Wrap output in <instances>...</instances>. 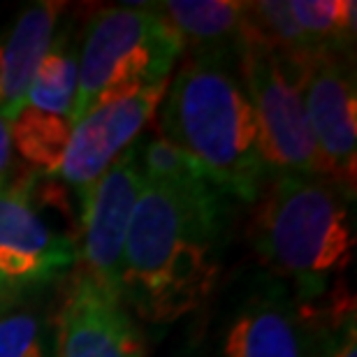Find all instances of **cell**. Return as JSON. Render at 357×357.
I'll return each instance as SVG.
<instances>
[{
  "label": "cell",
  "mask_w": 357,
  "mask_h": 357,
  "mask_svg": "<svg viewBox=\"0 0 357 357\" xmlns=\"http://www.w3.org/2000/svg\"><path fill=\"white\" fill-rule=\"evenodd\" d=\"M0 357H47L38 316L19 311L0 318Z\"/></svg>",
  "instance_id": "19"
},
{
  "label": "cell",
  "mask_w": 357,
  "mask_h": 357,
  "mask_svg": "<svg viewBox=\"0 0 357 357\" xmlns=\"http://www.w3.org/2000/svg\"><path fill=\"white\" fill-rule=\"evenodd\" d=\"M223 192H185L144 181L123 246L121 299L151 330L204 306L216 288Z\"/></svg>",
  "instance_id": "1"
},
{
  "label": "cell",
  "mask_w": 357,
  "mask_h": 357,
  "mask_svg": "<svg viewBox=\"0 0 357 357\" xmlns=\"http://www.w3.org/2000/svg\"><path fill=\"white\" fill-rule=\"evenodd\" d=\"M77 82H79L77 49L68 45V35L61 33L56 35L52 49L42 59L21 107H33L38 112L73 121Z\"/></svg>",
  "instance_id": "14"
},
{
  "label": "cell",
  "mask_w": 357,
  "mask_h": 357,
  "mask_svg": "<svg viewBox=\"0 0 357 357\" xmlns=\"http://www.w3.org/2000/svg\"><path fill=\"white\" fill-rule=\"evenodd\" d=\"M137 162L142 174H144V181L185 192L218 190L209 174L188 153H183L181 149L174 146L172 142H167L162 135L160 137H149L144 144H139L137 139Z\"/></svg>",
  "instance_id": "17"
},
{
  "label": "cell",
  "mask_w": 357,
  "mask_h": 357,
  "mask_svg": "<svg viewBox=\"0 0 357 357\" xmlns=\"http://www.w3.org/2000/svg\"><path fill=\"white\" fill-rule=\"evenodd\" d=\"M66 7L59 0L26 5L14 26L0 38V116L7 123H12L24 105L26 91L59 35Z\"/></svg>",
  "instance_id": "12"
},
{
  "label": "cell",
  "mask_w": 357,
  "mask_h": 357,
  "mask_svg": "<svg viewBox=\"0 0 357 357\" xmlns=\"http://www.w3.org/2000/svg\"><path fill=\"white\" fill-rule=\"evenodd\" d=\"M167 84H153L135 96L100 105L75 121L54 178L73 188L82 202L100 176L139 139L142 130L153 121L165 98Z\"/></svg>",
  "instance_id": "8"
},
{
  "label": "cell",
  "mask_w": 357,
  "mask_h": 357,
  "mask_svg": "<svg viewBox=\"0 0 357 357\" xmlns=\"http://www.w3.org/2000/svg\"><path fill=\"white\" fill-rule=\"evenodd\" d=\"M316 357H357L355 302L341 295L330 309H320V339Z\"/></svg>",
  "instance_id": "18"
},
{
  "label": "cell",
  "mask_w": 357,
  "mask_h": 357,
  "mask_svg": "<svg viewBox=\"0 0 357 357\" xmlns=\"http://www.w3.org/2000/svg\"><path fill=\"white\" fill-rule=\"evenodd\" d=\"M70 130L73 121L38 112L33 107H21L10 123L14 151L33 167L35 176L47 178H54L61 165Z\"/></svg>",
  "instance_id": "15"
},
{
  "label": "cell",
  "mask_w": 357,
  "mask_h": 357,
  "mask_svg": "<svg viewBox=\"0 0 357 357\" xmlns=\"http://www.w3.org/2000/svg\"><path fill=\"white\" fill-rule=\"evenodd\" d=\"M351 195L323 176L271 174L255 199L251 241L258 258L288 278L299 302H313L353 262Z\"/></svg>",
  "instance_id": "3"
},
{
  "label": "cell",
  "mask_w": 357,
  "mask_h": 357,
  "mask_svg": "<svg viewBox=\"0 0 357 357\" xmlns=\"http://www.w3.org/2000/svg\"><path fill=\"white\" fill-rule=\"evenodd\" d=\"M313 52L316 49L302 54L246 49L237 59L239 79L251 100L260 153L269 174L323 176L302 100L306 66Z\"/></svg>",
  "instance_id": "5"
},
{
  "label": "cell",
  "mask_w": 357,
  "mask_h": 357,
  "mask_svg": "<svg viewBox=\"0 0 357 357\" xmlns=\"http://www.w3.org/2000/svg\"><path fill=\"white\" fill-rule=\"evenodd\" d=\"M59 357H144L146 348L123 302L77 271L56 318Z\"/></svg>",
  "instance_id": "10"
},
{
  "label": "cell",
  "mask_w": 357,
  "mask_h": 357,
  "mask_svg": "<svg viewBox=\"0 0 357 357\" xmlns=\"http://www.w3.org/2000/svg\"><path fill=\"white\" fill-rule=\"evenodd\" d=\"M302 100L323 176L353 197L357 181V89L348 54L316 49L306 66Z\"/></svg>",
  "instance_id": "7"
},
{
  "label": "cell",
  "mask_w": 357,
  "mask_h": 357,
  "mask_svg": "<svg viewBox=\"0 0 357 357\" xmlns=\"http://www.w3.org/2000/svg\"><path fill=\"white\" fill-rule=\"evenodd\" d=\"M290 12L311 47L348 54L357 33L353 0H290Z\"/></svg>",
  "instance_id": "16"
},
{
  "label": "cell",
  "mask_w": 357,
  "mask_h": 357,
  "mask_svg": "<svg viewBox=\"0 0 357 357\" xmlns=\"http://www.w3.org/2000/svg\"><path fill=\"white\" fill-rule=\"evenodd\" d=\"M320 309L281 288L253 295L232 318L223 357H316Z\"/></svg>",
  "instance_id": "11"
},
{
  "label": "cell",
  "mask_w": 357,
  "mask_h": 357,
  "mask_svg": "<svg viewBox=\"0 0 357 357\" xmlns=\"http://www.w3.org/2000/svg\"><path fill=\"white\" fill-rule=\"evenodd\" d=\"M178 357H185V355H178Z\"/></svg>",
  "instance_id": "21"
},
{
  "label": "cell",
  "mask_w": 357,
  "mask_h": 357,
  "mask_svg": "<svg viewBox=\"0 0 357 357\" xmlns=\"http://www.w3.org/2000/svg\"><path fill=\"white\" fill-rule=\"evenodd\" d=\"M12 165H14V146H12L10 123L0 116V183L12 178Z\"/></svg>",
  "instance_id": "20"
},
{
  "label": "cell",
  "mask_w": 357,
  "mask_h": 357,
  "mask_svg": "<svg viewBox=\"0 0 357 357\" xmlns=\"http://www.w3.org/2000/svg\"><path fill=\"white\" fill-rule=\"evenodd\" d=\"M155 114L162 137L188 153L223 195L258 199L271 174L251 100L230 63L190 59L167 84Z\"/></svg>",
  "instance_id": "2"
},
{
  "label": "cell",
  "mask_w": 357,
  "mask_h": 357,
  "mask_svg": "<svg viewBox=\"0 0 357 357\" xmlns=\"http://www.w3.org/2000/svg\"><path fill=\"white\" fill-rule=\"evenodd\" d=\"M142 185L144 174L137 162L135 142L82 199L84 271L119 299L126 234Z\"/></svg>",
  "instance_id": "9"
},
{
  "label": "cell",
  "mask_w": 357,
  "mask_h": 357,
  "mask_svg": "<svg viewBox=\"0 0 357 357\" xmlns=\"http://www.w3.org/2000/svg\"><path fill=\"white\" fill-rule=\"evenodd\" d=\"M79 248L35 202L28 178L0 183V292L38 290L70 274Z\"/></svg>",
  "instance_id": "6"
},
{
  "label": "cell",
  "mask_w": 357,
  "mask_h": 357,
  "mask_svg": "<svg viewBox=\"0 0 357 357\" xmlns=\"http://www.w3.org/2000/svg\"><path fill=\"white\" fill-rule=\"evenodd\" d=\"M185 52L176 31L153 5L105 7L89 21L77 49V100L73 123L91 109L169 82Z\"/></svg>",
  "instance_id": "4"
},
{
  "label": "cell",
  "mask_w": 357,
  "mask_h": 357,
  "mask_svg": "<svg viewBox=\"0 0 357 357\" xmlns=\"http://www.w3.org/2000/svg\"><path fill=\"white\" fill-rule=\"evenodd\" d=\"M153 10L174 28L190 59L230 63L244 52L241 0H167L153 3Z\"/></svg>",
  "instance_id": "13"
}]
</instances>
